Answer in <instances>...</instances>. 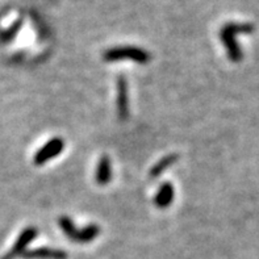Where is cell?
Listing matches in <instances>:
<instances>
[{
    "label": "cell",
    "mask_w": 259,
    "mask_h": 259,
    "mask_svg": "<svg viewBox=\"0 0 259 259\" xmlns=\"http://www.w3.org/2000/svg\"><path fill=\"white\" fill-rule=\"evenodd\" d=\"M254 30V25L251 24H236L229 23L224 25V28L220 32V38L223 44L225 45V49L228 52L230 61L233 62H240L242 58V53H241L240 46L237 44L236 36L237 33H250Z\"/></svg>",
    "instance_id": "obj_1"
},
{
    "label": "cell",
    "mask_w": 259,
    "mask_h": 259,
    "mask_svg": "<svg viewBox=\"0 0 259 259\" xmlns=\"http://www.w3.org/2000/svg\"><path fill=\"white\" fill-rule=\"evenodd\" d=\"M105 62H118V61H133L140 65L149 63L151 59L150 53L136 46H117L105 50L103 54Z\"/></svg>",
    "instance_id": "obj_2"
},
{
    "label": "cell",
    "mask_w": 259,
    "mask_h": 259,
    "mask_svg": "<svg viewBox=\"0 0 259 259\" xmlns=\"http://www.w3.org/2000/svg\"><path fill=\"white\" fill-rule=\"evenodd\" d=\"M63 149H65V141H63L62 138H52L50 141L46 142L42 148L36 153V155H34V164L36 166H42L48 161L61 154Z\"/></svg>",
    "instance_id": "obj_3"
},
{
    "label": "cell",
    "mask_w": 259,
    "mask_h": 259,
    "mask_svg": "<svg viewBox=\"0 0 259 259\" xmlns=\"http://www.w3.org/2000/svg\"><path fill=\"white\" fill-rule=\"evenodd\" d=\"M37 234H38V230H37L34 227H29V228H26V229H24L23 232H21V234L17 237L16 242H15V245L12 246L10 253L6 254L2 259H15L16 256L25 253L26 246H28V245H29L34 238H36Z\"/></svg>",
    "instance_id": "obj_4"
},
{
    "label": "cell",
    "mask_w": 259,
    "mask_h": 259,
    "mask_svg": "<svg viewBox=\"0 0 259 259\" xmlns=\"http://www.w3.org/2000/svg\"><path fill=\"white\" fill-rule=\"evenodd\" d=\"M117 115L120 120H125L129 115L128 83L122 75L117 79Z\"/></svg>",
    "instance_id": "obj_5"
},
{
    "label": "cell",
    "mask_w": 259,
    "mask_h": 259,
    "mask_svg": "<svg viewBox=\"0 0 259 259\" xmlns=\"http://www.w3.org/2000/svg\"><path fill=\"white\" fill-rule=\"evenodd\" d=\"M25 259H67V253L53 247H38L23 254Z\"/></svg>",
    "instance_id": "obj_6"
},
{
    "label": "cell",
    "mask_w": 259,
    "mask_h": 259,
    "mask_svg": "<svg viewBox=\"0 0 259 259\" xmlns=\"http://www.w3.org/2000/svg\"><path fill=\"white\" fill-rule=\"evenodd\" d=\"M174 200V187L170 182H164L158 190L154 197V204L159 209L170 207V204Z\"/></svg>",
    "instance_id": "obj_7"
},
{
    "label": "cell",
    "mask_w": 259,
    "mask_h": 259,
    "mask_svg": "<svg viewBox=\"0 0 259 259\" xmlns=\"http://www.w3.org/2000/svg\"><path fill=\"white\" fill-rule=\"evenodd\" d=\"M112 179L111 159L107 155H103L99 161L98 168H96V182L100 186H107Z\"/></svg>",
    "instance_id": "obj_8"
},
{
    "label": "cell",
    "mask_w": 259,
    "mask_h": 259,
    "mask_svg": "<svg viewBox=\"0 0 259 259\" xmlns=\"http://www.w3.org/2000/svg\"><path fill=\"white\" fill-rule=\"evenodd\" d=\"M179 159V155L178 154H170V155H166L164 158H162L161 161L155 163L150 170V178L151 179H157V178L161 177L163 174L164 171L167 170L168 167H171L175 162Z\"/></svg>",
    "instance_id": "obj_9"
},
{
    "label": "cell",
    "mask_w": 259,
    "mask_h": 259,
    "mask_svg": "<svg viewBox=\"0 0 259 259\" xmlns=\"http://www.w3.org/2000/svg\"><path fill=\"white\" fill-rule=\"evenodd\" d=\"M99 234H100V228H99V225H96V224H90V225L84 227L83 229H78V233H76V237L74 241L80 243L91 242V241L95 240Z\"/></svg>",
    "instance_id": "obj_10"
},
{
    "label": "cell",
    "mask_w": 259,
    "mask_h": 259,
    "mask_svg": "<svg viewBox=\"0 0 259 259\" xmlns=\"http://www.w3.org/2000/svg\"><path fill=\"white\" fill-rule=\"evenodd\" d=\"M59 228L62 229V232L65 233V236L69 238V240L74 241L76 237V233H78V229L75 228V224L72 223V220L67 216H62L58 221Z\"/></svg>",
    "instance_id": "obj_11"
},
{
    "label": "cell",
    "mask_w": 259,
    "mask_h": 259,
    "mask_svg": "<svg viewBox=\"0 0 259 259\" xmlns=\"http://www.w3.org/2000/svg\"><path fill=\"white\" fill-rule=\"evenodd\" d=\"M21 24H23V21H21V20H19V21H16V23L13 24L12 26H11L10 29L6 30V32L3 33V39H4V41H11V39H12L13 37L16 36V33L19 32L20 28H21Z\"/></svg>",
    "instance_id": "obj_12"
}]
</instances>
